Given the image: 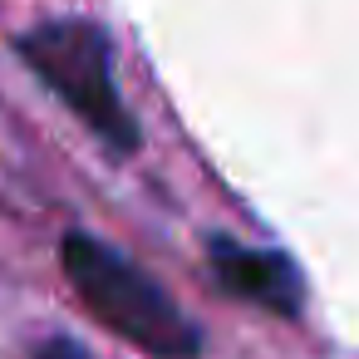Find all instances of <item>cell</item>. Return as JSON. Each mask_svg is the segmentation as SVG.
Instances as JSON below:
<instances>
[{"mask_svg": "<svg viewBox=\"0 0 359 359\" xmlns=\"http://www.w3.org/2000/svg\"><path fill=\"white\" fill-rule=\"evenodd\" d=\"M60 261H65L74 295L89 305V315L104 330H114L118 339H128L133 349H143L153 359H197V349H202L197 325L128 256H118L114 246H104L89 231H69L60 246Z\"/></svg>", "mask_w": 359, "mask_h": 359, "instance_id": "obj_1", "label": "cell"}, {"mask_svg": "<svg viewBox=\"0 0 359 359\" xmlns=\"http://www.w3.org/2000/svg\"><path fill=\"white\" fill-rule=\"evenodd\" d=\"M20 60L35 69V79L69 109L79 114L104 143H114L118 153L138 148V123L114 84V50L109 35L94 20H45L35 30H25L15 40Z\"/></svg>", "mask_w": 359, "mask_h": 359, "instance_id": "obj_2", "label": "cell"}, {"mask_svg": "<svg viewBox=\"0 0 359 359\" xmlns=\"http://www.w3.org/2000/svg\"><path fill=\"white\" fill-rule=\"evenodd\" d=\"M212 266H217V280L231 295L256 300L261 310L295 315L300 300H305V280L276 251H251V246H236V241H212Z\"/></svg>", "mask_w": 359, "mask_h": 359, "instance_id": "obj_3", "label": "cell"}, {"mask_svg": "<svg viewBox=\"0 0 359 359\" xmlns=\"http://www.w3.org/2000/svg\"><path fill=\"white\" fill-rule=\"evenodd\" d=\"M35 359H89V354H84L74 339H50V344H45Z\"/></svg>", "mask_w": 359, "mask_h": 359, "instance_id": "obj_4", "label": "cell"}]
</instances>
